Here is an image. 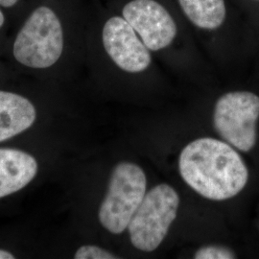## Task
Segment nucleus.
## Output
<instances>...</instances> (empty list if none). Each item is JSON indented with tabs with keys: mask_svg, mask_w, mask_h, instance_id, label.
<instances>
[{
	"mask_svg": "<svg viewBox=\"0 0 259 259\" xmlns=\"http://www.w3.org/2000/svg\"><path fill=\"white\" fill-rule=\"evenodd\" d=\"M15 255L8 250L0 249V259H14Z\"/></svg>",
	"mask_w": 259,
	"mask_h": 259,
	"instance_id": "13",
	"label": "nucleus"
},
{
	"mask_svg": "<svg viewBox=\"0 0 259 259\" xmlns=\"http://www.w3.org/2000/svg\"><path fill=\"white\" fill-rule=\"evenodd\" d=\"M75 259H115L119 258L108 250L93 245H85L75 252Z\"/></svg>",
	"mask_w": 259,
	"mask_h": 259,
	"instance_id": "11",
	"label": "nucleus"
},
{
	"mask_svg": "<svg viewBox=\"0 0 259 259\" xmlns=\"http://www.w3.org/2000/svg\"><path fill=\"white\" fill-rule=\"evenodd\" d=\"M91 0H37L11 28L10 52L33 71L55 68L73 46L85 44Z\"/></svg>",
	"mask_w": 259,
	"mask_h": 259,
	"instance_id": "1",
	"label": "nucleus"
},
{
	"mask_svg": "<svg viewBox=\"0 0 259 259\" xmlns=\"http://www.w3.org/2000/svg\"><path fill=\"white\" fill-rule=\"evenodd\" d=\"M259 96L247 91L222 94L215 103L214 128L226 142L241 152H249L256 143Z\"/></svg>",
	"mask_w": 259,
	"mask_h": 259,
	"instance_id": "6",
	"label": "nucleus"
},
{
	"mask_svg": "<svg viewBox=\"0 0 259 259\" xmlns=\"http://www.w3.org/2000/svg\"><path fill=\"white\" fill-rule=\"evenodd\" d=\"M37 0H0V7L9 18L11 28L17 24Z\"/></svg>",
	"mask_w": 259,
	"mask_h": 259,
	"instance_id": "9",
	"label": "nucleus"
},
{
	"mask_svg": "<svg viewBox=\"0 0 259 259\" xmlns=\"http://www.w3.org/2000/svg\"><path fill=\"white\" fill-rule=\"evenodd\" d=\"M179 205L180 196L171 185L161 184L147 192L128 226L134 247L145 252L157 249L176 219Z\"/></svg>",
	"mask_w": 259,
	"mask_h": 259,
	"instance_id": "5",
	"label": "nucleus"
},
{
	"mask_svg": "<svg viewBox=\"0 0 259 259\" xmlns=\"http://www.w3.org/2000/svg\"><path fill=\"white\" fill-rule=\"evenodd\" d=\"M242 1H245V2H248V3H253V4H259V0H242Z\"/></svg>",
	"mask_w": 259,
	"mask_h": 259,
	"instance_id": "14",
	"label": "nucleus"
},
{
	"mask_svg": "<svg viewBox=\"0 0 259 259\" xmlns=\"http://www.w3.org/2000/svg\"><path fill=\"white\" fill-rule=\"evenodd\" d=\"M137 32L154 54L187 52L195 37L173 0H102Z\"/></svg>",
	"mask_w": 259,
	"mask_h": 259,
	"instance_id": "3",
	"label": "nucleus"
},
{
	"mask_svg": "<svg viewBox=\"0 0 259 259\" xmlns=\"http://www.w3.org/2000/svg\"><path fill=\"white\" fill-rule=\"evenodd\" d=\"M235 257V253L231 249L218 245H209L200 248L195 252L194 256L196 259H232Z\"/></svg>",
	"mask_w": 259,
	"mask_h": 259,
	"instance_id": "10",
	"label": "nucleus"
},
{
	"mask_svg": "<svg viewBox=\"0 0 259 259\" xmlns=\"http://www.w3.org/2000/svg\"><path fill=\"white\" fill-rule=\"evenodd\" d=\"M180 174L195 192L211 201H225L239 194L249 171L240 155L226 141L196 139L183 149Z\"/></svg>",
	"mask_w": 259,
	"mask_h": 259,
	"instance_id": "2",
	"label": "nucleus"
},
{
	"mask_svg": "<svg viewBox=\"0 0 259 259\" xmlns=\"http://www.w3.org/2000/svg\"><path fill=\"white\" fill-rule=\"evenodd\" d=\"M146 175L139 165L120 162L114 167L98 212L103 228L112 234H120L127 230L146 195Z\"/></svg>",
	"mask_w": 259,
	"mask_h": 259,
	"instance_id": "4",
	"label": "nucleus"
},
{
	"mask_svg": "<svg viewBox=\"0 0 259 259\" xmlns=\"http://www.w3.org/2000/svg\"><path fill=\"white\" fill-rule=\"evenodd\" d=\"M37 170V159L32 155L19 149L0 148V199L24 188Z\"/></svg>",
	"mask_w": 259,
	"mask_h": 259,
	"instance_id": "7",
	"label": "nucleus"
},
{
	"mask_svg": "<svg viewBox=\"0 0 259 259\" xmlns=\"http://www.w3.org/2000/svg\"><path fill=\"white\" fill-rule=\"evenodd\" d=\"M11 30V23L7 14L0 7V37H4Z\"/></svg>",
	"mask_w": 259,
	"mask_h": 259,
	"instance_id": "12",
	"label": "nucleus"
},
{
	"mask_svg": "<svg viewBox=\"0 0 259 259\" xmlns=\"http://www.w3.org/2000/svg\"><path fill=\"white\" fill-rule=\"evenodd\" d=\"M36 117V108L25 96L0 90V142L25 132Z\"/></svg>",
	"mask_w": 259,
	"mask_h": 259,
	"instance_id": "8",
	"label": "nucleus"
}]
</instances>
